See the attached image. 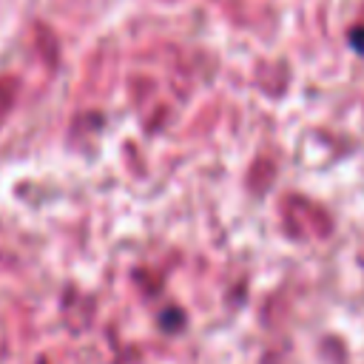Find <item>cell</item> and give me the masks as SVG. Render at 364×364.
Returning <instances> with one entry per match:
<instances>
[]
</instances>
